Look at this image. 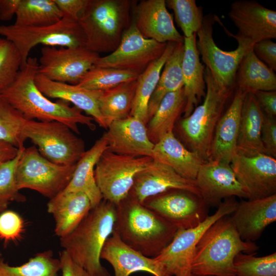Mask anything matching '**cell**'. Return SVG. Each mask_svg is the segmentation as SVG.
<instances>
[{
  "instance_id": "9c48e42d",
  "label": "cell",
  "mask_w": 276,
  "mask_h": 276,
  "mask_svg": "<svg viewBox=\"0 0 276 276\" xmlns=\"http://www.w3.org/2000/svg\"><path fill=\"white\" fill-rule=\"evenodd\" d=\"M238 202L235 197L224 199L217 211L198 225L178 229L170 243L154 257L160 268L169 276H190L195 247L206 229L220 218L232 214Z\"/></svg>"
},
{
  "instance_id": "603a6c76",
  "label": "cell",
  "mask_w": 276,
  "mask_h": 276,
  "mask_svg": "<svg viewBox=\"0 0 276 276\" xmlns=\"http://www.w3.org/2000/svg\"><path fill=\"white\" fill-rule=\"evenodd\" d=\"M101 259L111 265L115 276H129L137 271L148 272L154 276H169L154 258L148 257L128 245L114 229L104 244Z\"/></svg>"
},
{
  "instance_id": "4fadbf2b",
  "label": "cell",
  "mask_w": 276,
  "mask_h": 276,
  "mask_svg": "<svg viewBox=\"0 0 276 276\" xmlns=\"http://www.w3.org/2000/svg\"><path fill=\"white\" fill-rule=\"evenodd\" d=\"M167 43L144 38L132 21L123 33L117 48L108 55L98 58L94 66L128 71L140 75L162 55Z\"/></svg>"
},
{
  "instance_id": "d4e9b609",
  "label": "cell",
  "mask_w": 276,
  "mask_h": 276,
  "mask_svg": "<svg viewBox=\"0 0 276 276\" xmlns=\"http://www.w3.org/2000/svg\"><path fill=\"white\" fill-rule=\"evenodd\" d=\"M35 83L47 98L72 103L92 117L100 127L107 129L99 108V99L102 91L88 89L78 84L53 81L38 73L35 76Z\"/></svg>"
},
{
  "instance_id": "484cf974",
  "label": "cell",
  "mask_w": 276,
  "mask_h": 276,
  "mask_svg": "<svg viewBox=\"0 0 276 276\" xmlns=\"http://www.w3.org/2000/svg\"><path fill=\"white\" fill-rule=\"evenodd\" d=\"M91 208L89 199L82 192L63 191L50 199L47 211L54 220L55 234L60 239L68 235Z\"/></svg>"
},
{
  "instance_id": "44dd1931",
  "label": "cell",
  "mask_w": 276,
  "mask_h": 276,
  "mask_svg": "<svg viewBox=\"0 0 276 276\" xmlns=\"http://www.w3.org/2000/svg\"><path fill=\"white\" fill-rule=\"evenodd\" d=\"M107 129L103 134L109 151L131 156L152 157L154 144L148 137L146 124L137 118L129 116L114 121Z\"/></svg>"
},
{
  "instance_id": "3957f363",
  "label": "cell",
  "mask_w": 276,
  "mask_h": 276,
  "mask_svg": "<svg viewBox=\"0 0 276 276\" xmlns=\"http://www.w3.org/2000/svg\"><path fill=\"white\" fill-rule=\"evenodd\" d=\"M114 229L128 245L154 258L170 243L178 229L128 196L116 205Z\"/></svg>"
},
{
  "instance_id": "b9f144b4",
  "label": "cell",
  "mask_w": 276,
  "mask_h": 276,
  "mask_svg": "<svg viewBox=\"0 0 276 276\" xmlns=\"http://www.w3.org/2000/svg\"><path fill=\"white\" fill-rule=\"evenodd\" d=\"M23 150H19L13 160L0 167V214L7 210L11 202L26 200L18 189L15 179L17 164Z\"/></svg>"
},
{
  "instance_id": "db71d44e",
  "label": "cell",
  "mask_w": 276,
  "mask_h": 276,
  "mask_svg": "<svg viewBox=\"0 0 276 276\" xmlns=\"http://www.w3.org/2000/svg\"><path fill=\"white\" fill-rule=\"evenodd\" d=\"M1 252H0V257H1Z\"/></svg>"
},
{
  "instance_id": "30bf717a",
  "label": "cell",
  "mask_w": 276,
  "mask_h": 276,
  "mask_svg": "<svg viewBox=\"0 0 276 276\" xmlns=\"http://www.w3.org/2000/svg\"><path fill=\"white\" fill-rule=\"evenodd\" d=\"M66 125L56 121L27 120L22 135L50 161L61 165H76L85 152L83 140Z\"/></svg>"
},
{
  "instance_id": "836d02e7",
  "label": "cell",
  "mask_w": 276,
  "mask_h": 276,
  "mask_svg": "<svg viewBox=\"0 0 276 276\" xmlns=\"http://www.w3.org/2000/svg\"><path fill=\"white\" fill-rule=\"evenodd\" d=\"M136 79L102 91L99 99V108L107 129L113 121L130 116L137 85Z\"/></svg>"
},
{
  "instance_id": "7402d4cb",
  "label": "cell",
  "mask_w": 276,
  "mask_h": 276,
  "mask_svg": "<svg viewBox=\"0 0 276 276\" xmlns=\"http://www.w3.org/2000/svg\"><path fill=\"white\" fill-rule=\"evenodd\" d=\"M231 217L242 240L255 242L276 220V194L260 199L241 200Z\"/></svg>"
},
{
  "instance_id": "f6af8a7d",
  "label": "cell",
  "mask_w": 276,
  "mask_h": 276,
  "mask_svg": "<svg viewBox=\"0 0 276 276\" xmlns=\"http://www.w3.org/2000/svg\"><path fill=\"white\" fill-rule=\"evenodd\" d=\"M261 140L265 153L276 157V120L275 117L264 114L261 130Z\"/></svg>"
},
{
  "instance_id": "cb8c5ba5",
  "label": "cell",
  "mask_w": 276,
  "mask_h": 276,
  "mask_svg": "<svg viewBox=\"0 0 276 276\" xmlns=\"http://www.w3.org/2000/svg\"><path fill=\"white\" fill-rule=\"evenodd\" d=\"M246 94L236 87L229 105L216 127L208 160L231 163L236 153L241 112Z\"/></svg>"
},
{
  "instance_id": "8992f818",
  "label": "cell",
  "mask_w": 276,
  "mask_h": 276,
  "mask_svg": "<svg viewBox=\"0 0 276 276\" xmlns=\"http://www.w3.org/2000/svg\"><path fill=\"white\" fill-rule=\"evenodd\" d=\"M134 1L88 0L79 22L85 35V47L100 55L111 53L118 47L130 26Z\"/></svg>"
},
{
  "instance_id": "8d00e7d4",
  "label": "cell",
  "mask_w": 276,
  "mask_h": 276,
  "mask_svg": "<svg viewBox=\"0 0 276 276\" xmlns=\"http://www.w3.org/2000/svg\"><path fill=\"white\" fill-rule=\"evenodd\" d=\"M60 262L52 250L37 253L26 263L11 266L0 258V276H58Z\"/></svg>"
},
{
  "instance_id": "ac0fdd59",
  "label": "cell",
  "mask_w": 276,
  "mask_h": 276,
  "mask_svg": "<svg viewBox=\"0 0 276 276\" xmlns=\"http://www.w3.org/2000/svg\"><path fill=\"white\" fill-rule=\"evenodd\" d=\"M200 196L208 206H219L232 197L248 199L230 164L209 160L203 163L195 179Z\"/></svg>"
},
{
  "instance_id": "9a60e30c",
  "label": "cell",
  "mask_w": 276,
  "mask_h": 276,
  "mask_svg": "<svg viewBox=\"0 0 276 276\" xmlns=\"http://www.w3.org/2000/svg\"><path fill=\"white\" fill-rule=\"evenodd\" d=\"M177 229L194 227L208 216L201 197L190 191L173 190L150 197L143 203Z\"/></svg>"
},
{
  "instance_id": "83f0119b",
  "label": "cell",
  "mask_w": 276,
  "mask_h": 276,
  "mask_svg": "<svg viewBox=\"0 0 276 276\" xmlns=\"http://www.w3.org/2000/svg\"><path fill=\"white\" fill-rule=\"evenodd\" d=\"M152 158L169 166L182 177L192 180H195L200 167L205 162L179 141L173 131L154 144Z\"/></svg>"
},
{
  "instance_id": "f5cc1de1",
  "label": "cell",
  "mask_w": 276,
  "mask_h": 276,
  "mask_svg": "<svg viewBox=\"0 0 276 276\" xmlns=\"http://www.w3.org/2000/svg\"><path fill=\"white\" fill-rule=\"evenodd\" d=\"M190 276H213V275H199L192 273Z\"/></svg>"
},
{
  "instance_id": "1f68e13d",
  "label": "cell",
  "mask_w": 276,
  "mask_h": 276,
  "mask_svg": "<svg viewBox=\"0 0 276 276\" xmlns=\"http://www.w3.org/2000/svg\"><path fill=\"white\" fill-rule=\"evenodd\" d=\"M176 43L168 42L162 55L152 62L136 79L137 85L130 116L137 118L146 125L148 122L149 101L156 87L163 66Z\"/></svg>"
},
{
  "instance_id": "ab89813d",
  "label": "cell",
  "mask_w": 276,
  "mask_h": 276,
  "mask_svg": "<svg viewBox=\"0 0 276 276\" xmlns=\"http://www.w3.org/2000/svg\"><path fill=\"white\" fill-rule=\"evenodd\" d=\"M166 6L172 10L175 21L183 37L189 38L196 34L203 20L202 7L195 0H167Z\"/></svg>"
},
{
  "instance_id": "ba28073f",
  "label": "cell",
  "mask_w": 276,
  "mask_h": 276,
  "mask_svg": "<svg viewBox=\"0 0 276 276\" xmlns=\"http://www.w3.org/2000/svg\"><path fill=\"white\" fill-rule=\"evenodd\" d=\"M76 165L65 166L44 157L35 146L25 148L17 164L18 189H31L50 199L63 191L70 182Z\"/></svg>"
},
{
  "instance_id": "e0dca14e",
  "label": "cell",
  "mask_w": 276,
  "mask_h": 276,
  "mask_svg": "<svg viewBox=\"0 0 276 276\" xmlns=\"http://www.w3.org/2000/svg\"><path fill=\"white\" fill-rule=\"evenodd\" d=\"M228 15L238 30L231 36L249 43L252 46L264 39L276 38V11L255 1L233 2Z\"/></svg>"
},
{
  "instance_id": "ee69618b",
  "label": "cell",
  "mask_w": 276,
  "mask_h": 276,
  "mask_svg": "<svg viewBox=\"0 0 276 276\" xmlns=\"http://www.w3.org/2000/svg\"><path fill=\"white\" fill-rule=\"evenodd\" d=\"M24 231V221L18 213L7 210L0 214V240L5 244L20 240Z\"/></svg>"
},
{
  "instance_id": "277c9868",
  "label": "cell",
  "mask_w": 276,
  "mask_h": 276,
  "mask_svg": "<svg viewBox=\"0 0 276 276\" xmlns=\"http://www.w3.org/2000/svg\"><path fill=\"white\" fill-rule=\"evenodd\" d=\"M255 242L241 239L231 217L223 216L211 225L197 244L191 273L213 276H235L234 260L240 252H256Z\"/></svg>"
},
{
  "instance_id": "d6986e66",
  "label": "cell",
  "mask_w": 276,
  "mask_h": 276,
  "mask_svg": "<svg viewBox=\"0 0 276 276\" xmlns=\"http://www.w3.org/2000/svg\"><path fill=\"white\" fill-rule=\"evenodd\" d=\"M173 190L200 196L195 180L182 177L169 166L155 160L135 177L129 196L143 204L148 198Z\"/></svg>"
},
{
  "instance_id": "bcb514c9",
  "label": "cell",
  "mask_w": 276,
  "mask_h": 276,
  "mask_svg": "<svg viewBox=\"0 0 276 276\" xmlns=\"http://www.w3.org/2000/svg\"><path fill=\"white\" fill-rule=\"evenodd\" d=\"M256 56L274 72L276 70V43L271 39H264L254 44Z\"/></svg>"
},
{
  "instance_id": "681fc988",
  "label": "cell",
  "mask_w": 276,
  "mask_h": 276,
  "mask_svg": "<svg viewBox=\"0 0 276 276\" xmlns=\"http://www.w3.org/2000/svg\"><path fill=\"white\" fill-rule=\"evenodd\" d=\"M264 113L268 116H276V91H257L254 93Z\"/></svg>"
},
{
  "instance_id": "d590c367",
  "label": "cell",
  "mask_w": 276,
  "mask_h": 276,
  "mask_svg": "<svg viewBox=\"0 0 276 276\" xmlns=\"http://www.w3.org/2000/svg\"><path fill=\"white\" fill-rule=\"evenodd\" d=\"M14 25L39 27L58 22L63 14L54 0H21Z\"/></svg>"
},
{
  "instance_id": "5bb4252c",
  "label": "cell",
  "mask_w": 276,
  "mask_h": 276,
  "mask_svg": "<svg viewBox=\"0 0 276 276\" xmlns=\"http://www.w3.org/2000/svg\"><path fill=\"white\" fill-rule=\"evenodd\" d=\"M40 53L37 73L51 80L71 84H78L100 57L84 46H43Z\"/></svg>"
},
{
  "instance_id": "60d3db41",
  "label": "cell",
  "mask_w": 276,
  "mask_h": 276,
  "mask_svg": "<svg viewBox=\"0 0 276 276\" xmlns=\"http://www.w3.org/2000/svg\"><path fill=\"white\" fill-rule=\"evenodd\" d=\"M257 252H240L235 257V276H276V253L256 257Z\"/></svg>"
},
{
  "instance_id": "6da1fadb",
  "label": "cell",
  "mask_w": 276,
  "mask_h": 276,
  "mask_svg": "<svg viewBox=\"0 0 276 276\" xmlns=\"http://www.w3.org/2000/svg\"><path fill=\"white\" fill-rule=\"evenodd\" d=\"M38 69L37 58L29 57L14 81L0 94V97L27 120L60 122L77 134L79 133V124L94 130L96 126L92 117L83 114L82 110L75 106H70L65 102L52 101L39 90L35 83Z\"/></svg>"
},
{
  "instance_id": "f907efd6",
  "label": "cell",
  "mask_w": 276,
  "mask_h": 276,
  "mask_svg": "<svg viewBox=\"0 0 276 276\" xmlns=\"http://www.w3.org/2000/svg\"><path fill=\"white\" fill-rule=\"evenodd\" d=\"M21 0H0V20H11L19 5Z\"/></svg>"
},
{
  "instance_id": "5b68a950",
  "label": "cell",
  "mask_w": 276,
  "mask_h": 276,
  "mask_svg": "<svg viewBox=\"0 0 276 276\" xmlns=\"http://www.w3.org/2000/svg\"><path fill=\"white\" fill-rule=\"evenodd\" d=\"M204 77L206 94L202 103L188 117L181 119L178 127L186 147L206 162L209 158L216 127L226 104L232 98L236 87L219 86L206 67Z\"/></svg>"
},
{
  "instance_id": "7dc6e473",
  "label": "cell",
  "mask_w": 276,
  "mask_h": 276,
  "mask_svg": "<svg viewBox=\"0 0 276 276\" xmlns=\"http://www.w3.org/2000/svg\"><path fill=\"white\" fill-rule=\"evenodd\" d=\"M63 16L77 21L82 16L88 0H54Z\"/></svg>"
},
{
  "instance_id": "d6a6232c",
  "label": "cell",
  "mask_w": 276,
  "mask_h": 276,
  "mask_svg": "<svg viewBox=\"0 0 276 276\" xmlns=\"http://www.w3.org/2000/svg\"><path fill=\"white\" fill-rule=\"evenodd\" d=\"M186 98L183 87L168 94L146 125L150 141L155 144L173 132L174 125L184 112Z\"/></svg>"
},
{
  "instance_id": "f35d334b",
  "label": "cell",
  "mask_w": 276,
  "mask_h": 276,
  "mask_svg": "<svg viewBox=\"0 0 276 276\" xmlns=\"http://www.w3.org/2000/svg\"><path fill=\"white\" fill-rule=\"evenodd\" d=\"M27 119L16 109L0 97V140L18 149L25 148L22 128Z\"/></svg>"
},
{
  "instance_id": "f1b7e54d",
  "label": "cell",
  "mask_w": 276,
  "mask_h": 276,
  "mask_svg": "<svg viewBox=\"0 0 276 276\" xmlns=\"http://www.w3.org/2000/svg\"><path fill=\"white\" fill-rule=\"evenodd\" d=\"M107 149L108 142L103 134L83 154L76 164L70 182L63 190L84 193L89 199L92 208L97 206L103 200L96 182L94 170L101 155Z\"/></svg>"
},
{
  "instance_id": "f546056e",
  "label": "cell",
  "mask_w": 276,
  "mask_h": 276,
  "mask_svg": "<svg viewBox=\"0 0 276 276\" xmlns=\"http://www.w3.org/2000/svg\"><path fill=\"white\" fill-rule=\"evenodd\" d=\"M264 116L254 94L247 93L241 109L237 153L247 155L265 154L261 140Z\"/></svg>"
},
{
  "instance_id": "52a82bcc",
  "label": "cell",
  "mask_w": 276,
  "mask_h": 276,
  "mask_svg": "<svg viewBox=\"0 0 276 276\" xmlns=\"http://www.w3.org/2000/svg\"><path fill=\"white\" fill-rule=\"evenodd\" d=\"M0 35L11 41L21 57V68L26 64L31 50L38 44L56 47H85V35L79 21L67 16L58 22L39 27L0 26Z\"/></svg>"
},
{
  "instance_id": "7bdbcfd3",
  "label": "cell",
  "mask_w": 276,
  "mask_h": 276,
  "mask_svg": "<svg viewBox=\"0 0 276 276\" xmlns=\"http://www.w3.org/2000/svg\"><path fill=\"white\" fill-rule=\"evenodd\" d=\"M21 60L15 46L0 38V94L9 86L20 70Z\"/></svg>"
},
{
  "instance_id": "74e56055",
  "label": "cell",
  "mask_w": 276,
  "mask_h": 276,
  "mask_svg": "<svg viewBox=\"0 0 276 276\" xmlns=\"http://www.w3.org/2000/svg\"><path fill=\"white\" fill-rule=\"evenodd\" d=\"M139 76L128 71L93 66L78 85L88 89L103 91L122 83L135 80Z\"/></svg>"
},
{
  "instance_id": "7c38bea8",
  "label": "cell",
  "mask_w": 276,
  "mask_h": 276,
  "mask_svg": "<svg viewBox=\"0 0 276 276\" xmlns=\"http://www.w3.org/2000/svg\"><path fill=\"white\" fill-rule=\"evenodd\" d=\"M215 21V16L212 14L204 16L201 27L196 33L197 48L205 67L209 70L215 81L221 87H234L239 64L253 46L245 40L236 38L238 47L235 50H222L213 38V25Z\"/></svg>"
},
{
  "instance_id": "c3c4849f",
  "label": "cell",
  "mask_w": 276,
  "mask_h": 276,
  "mask_svg": "<svg viewBox=\"0 0 276 276\" xmlns=\"http://www.w3.org/2000/svg\"><path fill=\"white\" fill-rule=\"evenodd\" d=\"M59 260L62 276H90L84 268L75 263L65 250L60 252Z\"/></svg>"
},
{
  "instance_id": "7a4b0ae2",
  "label": "cell",
  "mask_w": 276,
  "mask_h": 276,
  "mask_svg": "<svg viewBox=\"0 0 276 276\" xmlns=\"http://www.w3.org/2000/svg\"><path fill=\"white\" fill-rule=\"evenodd\" d=\"M115 222L116 205L103 199L71 233L60 239L63 250L90 276H111L101 263V254Z\"/></svg>"
},
{
  "instance_id": "8fae6325",
  "label": "cell",
  "mask_w": 276,
  "mask_h": 276,
  "mask_svg": "<svg viewBox=\"0 0 276 276\" xmlns=\"http://www.w3.org/2000/svg\"><path fill=\"white\" fill-rule=\"evenodd\" d=\"M153 160L149 156L119 154L106 149L94 170L96 182L103 199L117 205L127 198L136 175Z\"/></svg>"
},
{
  "instance_id": "4316f807",
  "label": "cell",
  "mask_w": 276,
  "mask_h": 276,
  "mask_svg": "<svg viewBox=\"0 0 276 276\" xmlns=\"http://www.w3.org/2000/svg\"><path fill=\"white\" fill-rule=\"evenodd\" d=\"M184 52L181 64L183 90L186 105L183 118L188 117L204 98L206 84L204 77L205 66L200 62L196 45V34L184 37Z\"/></svg>"
},
{
  "instance_id": "2e32d148",
  "label": "cell",
  "mask_w": 276,
  "mask_h": 276,
  "mask_svg": "<svg viewBox=\"0 0 276 276\" xmlns=\"http://www.w3.org/2000/svg\"><path fill=\"white\" fill-rule=\"evenodd\" d=\"M231 166L248 195V200L276 194V159L266 154L236 153Z\"/></svg>"
},
{
  "instance_id": "4dcf8cb0",
  "label": "cell",
  "mask_w": 276,
  "mask_h": 276,
  "mask_svg": "<svg viewBox=\"0 0 276 276\" xmlns=\"http://www.w3.org/2000/svg\"><path fill=\"white\" fill-rule=\"evenodd\" d=\"M236 87L245 93L257 91H275L276 75L274 72L261 61L255 54L252 48L241 60L238 68Z\"/></svg>"
},
{
  "instance_id": "e575fe53",
  "label": "cell",
  "mask_w": 276,
  "mask_h": 276,
  "mask_svg": "<svg viewBox=\"0 0 276 276\" xmlns=\"http://www.w3.org/2000/svg\"><path fill=\"white\" fill-rule=\"evenodd\" d=\"M183 52V42L176 43L172 53L166 60L156 87L148 102V121L168 94L183 87L181 70Z\"/></svg>"
},
{
  "instance_id": "ffe728a7",
  "label": "cell",
  "mask_w": 276,
  "mask_h": 276,
  "mask_svg": "<svg viewBox=\"0 0 276 276\" xmlns=\"http://www.w3.org/2000/svg\"><path fill=\"white\" fill-rule=\"evenodd\" d=\"M133 22L144 38L160 43L183 42V36L176 29L166 1L143 0L133 6Z\"/></svg>"
},
{
  "instance_id": "816d5d0a",
  "label": "cell",
  "mask_w": 276,
  "mask_h": 276,
  "mask_svg": "<svg viewBox=\"0 0 276 276\" xmlns=\"http://www.w3.org/2000/svg\"><path fill=\"white\" fill-rule=\"evenodd\" d=\"M19 150L12 144L0 140V167L13 160L18 154Z\"/></svg>"
}]
</instances>
